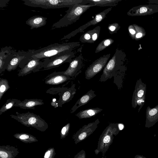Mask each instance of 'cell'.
Returning <instances> with one entry per match:
<instances>
[{"label": "cell", "mask_w": 158, "mask_h": 158, "mask_svg": "<svg viewBox=\"0 0 158 158\" xmlns=\"http://www.w3.org/2000/svg\"><path fill=\"white\" fill-rule=\"evenodd\" d=\"M80 45L79 42L55 43L36 50L30 49L29 60L31 59L43 60L61 53L72 52Z\"/></svg>", "instance_id": "obj_1"}, {"label": "cell", "mask_w": 158, "mask_h": 158, "mask_svg": "<svg viewBox=\"0 0 158 158\" xmlns=\"http://www.w3.org/2000/svg\"><path fill=\"white\" fill-rule=\"evenodd\" d=\"M95 6L91 4H87L85 0L81 3L72 5L69 8L65 15L52 25V29L66 27L76 22L89 9Z\"/></svg>", "instance_id": "obj_2"}, {"label": "cell", "mask_w": 158, "mask_h": 158, "mask_svg": "<svg viewBox=\"0 0 158 158\" xmlns=\"http://www.w3.org/2000/svg\"><path fill=\"white\" fill-rule=\"evenodd\" d=\"M124 55L122 51L117 48L112 58L108 61L103 70L99 81L104 82L118 75L122 68Z\"/></svg>", "instance_id": "obj_3"}, {"label": "cell", "mask_w": 158, "mask_h": 158, "mask_svg": "<svg viewBox=\"0 0 158 158\" xmlns=\"http://www.w3.org/2000/svg\"><path fill=\"white\" fill-rule=\"evenodd\" d=\"M10 116L26 126L33 127L41 131H45L48 128L47 123L39 115L33 113L16 112L15 114H11Z\"/></svg>", "instance_id": "obj_4"}, {"label": "cell", "mask_w": 158, "mask_h": 158, "mask_svg": "<svg viewBox=\"0 0 158 158\" xmlns=\"http://www.w3.org/2000/svg\"><path fill=\"white\" fill-rule=\"evenodd\" d=\"M119 131L118 123L110 124L100 136L97 148L94 151L95 154L98 155L99 152H101L103 158L106 152L113 142L114 135L116 136Z\"/></svg>", "instance_id": "obj_5"}, {"label": "cell", "mask_w": 158, "mask_h": 158, "mask_svg": "<svg viewBox=\"0 0 158 158\" xmlns=\"http://www.w3.org/2000/svg\"><path fill=\"white\" fill-rule=\"evenodd\" d=\"M27 6L44 9L69 7L72 5L82 2L83 0H22Z\"/></svg>", "instance_id": "obj_6"}, {"label": "cell", "mask_w": 158, "mask_h": 158, "mask_svg": "<svg viewBox=\"0 0 158 158\" xmlns=\"http://www.w3.org/2000/svg\"><path fill=\"white\" fill-rule=\"evenodd\" d=\"M75 56L73 52H66L43 60L44 64L41 70H45L58 67L65 63H69Z\"/></svg>", "instance_id": "obj_7"}, {"label": "cell", "mask_w": 158, "mask_h": 158, "mask_svg": "<svg viewBox=\"0 0 158 158\" xmlns=\"http://www.w3.org/2000/svg\"><path fill=\"white\" fill-rule=\"evenodd\" d=\"M110 53L97 59L87 68L85 72V78L89 80L104 69L110 58Z\"/></svg>", "instance_id": "obj_8"}, {"label": "cell", "mask_w": 158, "mask_h": 158, "mask_svg": "<svg viewBox=\"0 0 158 158\" xmlns=\"http://www.w3.org/2000/svg\"><path fill=\"white\" fill-rule=\"evenodd\" d=\"M112 8V7H110L96 14L95 17L91 20L64 36L61 39V40L69 39L75 36L77 33L83 31L89 27L95 25L99 23L105 18L106 15L111 10Z\"/></svg>", "instance_id": "obj_9"}, {"label": "cell", "mask_w": 158, "mask_h": 158, "mask_svg": "<svg viewBox=\"0 0 158 158\" xmlns=\"http://www.w3.org/2000/svg\"><path fill=\"white\" fill-rule=\"evenodd\" d=\"M100 122L98 119L83 126L72 137L75 144L85 140L92 134L98 127Z\"/></svg>", "instance_id": "obj_10"}, {"label": "cell", "mask_w": 158, "mask_h": 158, "mask_svg": "<svg viewBox=\"0 0 158 158\" xmlns=\"http://www.w3.org/2000/svg\"><path fill=\"white\" fill-rule=\"evenodd\" d=\"M30 56L29 50L27 52L19 51L10 61L6 70L10 72L15 69L18 66L21 68L29 60Z\"/></svg>", "instance_id": "obj_11"}, {"label": "cell", "mask_w": 158, "mask_h": 158, "mask_svg": "<svg viewBox=\"0 0 158 158\" xmlns=\"http://www.w3.org/2000/svg\"><path fill=\"white\" fill-rule=\"evenodd\" d=\"M41 60L40 59H30L21 68L18 74V76H25L32 72L35 73L41 70L43 68L44 62Z\"/></svg>", "instance_id": "obj_12"}, {"label": "cell", "mask_w": 158, "mask_h": 158, "mask_svg": "<svg viewBox=\"0 0 158 158\" xmlns=\"http://www.w3.org/2000/svg\"><path fill=\"white\" fill-rule=\"evenodd\" d=\"M17 52L10 46L1 48L0 52V73L6 69L10 60L16 55Z\"/></svg>", "instance_id": "obj_13"}, {"label": "cell", "mask_w": 158, "mask_h": 158, "mask_svg": "<svg viewBox=\"0 0 158 158\" xmlns=\"http://www.w3.org/2000/svg\"><path fill=\"white\" fill-rule=\"evenodd\" d=\"M72 78L64 75L63 71L54 72L48 75L45 77L44 82L46 84L57 85L64 83Z\"/></svg>", "instance_id": "obj_14"}, {"label": "cell", "mask_w": 158, "mask_h": 158, "mask_svg": "<svg viewBox=\"0 0 158 158\" xmlns=\"http://www.w3.org/2000/svg\"><path fill=\"white\" fill-rule=\"evenodd\" d=\"M83 57L81 54L73 59L69 63L67 69L63 71V73L70 77L76 75L80 71L83 64Z\"/></svg>", "instance_id": "obj_15"}, {"label": "cell", "mask_w": 158, "mask_h": 158, "mask_svg": "<svg viewBox=\"0 0 158 158\" xmlns=\"http://www.w3.org/2000/svg\"><path fill=\"white\" fill-rule=\"evenodd\" d=\"M75 84H73L69 88H64L58 101L59 106L62 105L71 100L76 93L77 89Z\"/></svg>", "instance_id": "obj_16"}, {"label": "cell", "mask_w": 158, "mask_h": 158, "mask_svg": "<svg viewBox=\"0 0 158 158\" xmlns=\"http://www.w3.org/2000/svg\"><path fill=\"white\" fill-rule=\"evenodd\" d=\"M95 91L91 89L86 93L81 96L71 108L70 113H73L80 107L88 103L91 100L96 96Z\"/></svg>", "instance_id": "obj_17"}, {"label": "cell", "mask_w": 158, "mask_h": 158, "mask_svg": "<svg viewBox=\"0 0 158 158\" xmlns=\"http://www.w3.org/2000/svg\"><path fill=\"white\" fill-rule=\"evenodd\" d=\"M44 104L43 100L37 99H25L22 101L20 100L16 103L15 107H19L20 108L26 109H34L37 106Z\"/></svg>", "instance_id": "obj_18"}, {"label": "cell", "mask_w": 158, "mask_h": 158, "mask_svg": "<svg viewBox=\"0 0 158 158\" xmlns=\"http://www.w3.org/2000/svg\"><path fill=\"white\" fill-rule=\"evenodd\" d=\"M19 153L18 148L9 145L0 146V158H15Z\"/></svg>", "instance_id": "obj_19"}, {"label": "cell", "mask_w": 158, "mask_h": 158, "mask_svg": "<svg viewBox=\"0 0 158 158\" xmlns=\"http://www.w3.org/2000/svg\"><path fill=\"white\" fill-rule=\"evenodd\" d=\"M47 18L40 15H35L30 17L26 21V24L31 27L30 29L37 28L45 26Z\"/></svg>", "instance_id": "obj_20"}, {"label": "cell", "mask_w": 158, "mask_h": 158, "mask_svg": "<svg viewBox=\"0 0 158 158\" xmlns=\"http://www.w3.org/2000/svg\"><path fill=\"white\" fill-rule=\"evenodd\" d=\"M102 110V109L99 107L90 108L80 111L75 115L80 119L90 118L95 116Z\"/></svg>", "instance_id": "obj_21"}, {"label": "cell", "mask_w": 158, "mask_h": 158, "mask_svg": "<svg viewBox=\"0 0 158 158\" xmlns=\"http://www.w3.org/2000/svg\"><path fill=\"white\" fill-rule=\"evenodd\" d=\"M87 4L90 3L99 6H115L121 0H85Z\"/></svg>", "instance_id": "obj_22"}, {"label": "cell", "mask_w": 158, "mask_h": 158, "mask_svg": "<svg viewBox=\"0 0 158 158\" xmlns=\"http://www.w3.org/2000/svg\"><path fill=\"white\" fill-rule=\"evenodd\" d=\"M14 136L22 142L25 143H31L38 141L36 138L28 133H18L14 135Z\"/></svg>", "instance_id": "obj_23"}, {"label": "cell", "mask_w": 158, "mask_h": 158, "mask_svg": "<svg viewBox=\"0 0 158 158\" xmlns=\"http://www.w3.org/2000/svg\"><path fill=\"white\" fill-rule=\"evenodd\" d=\"M114 42V40L111 38L104 39L98 45L95 50V53H98L105 49L111 45Z\"/></svg>", "instance_id": "obj_24"}, {"label": "cell", "mask_w": 158, "mask_h": 158, "mask_svg": "<svg viewBox=\"0 0 158 158\" xmlns=\"http://www.w3.org/2000/svg\"><path fill=\"white\" fill-rule=\"evenodd\" d=\"M20 100L16 99H10L7 100L5 104L0 109V115L8 110L14 107L15 104Z\"/></svg>", "instance_id": "obj_25"}, {"label": "cell", "mask_w": 158, "mask_h": 158, "mask_svg": "<svg viewBox=\"0 0 158 158\" xmlns=\"http://www.w3.org/2000/svg\"><path fill=\"white\" fill-rule=\"evenodd\" d=\"M10 88L8 81L6 79L0 78V100Z\"/></svg>", "instance_id": "obj_26"}, {"label": "cell", "mask_w": 158, "mask_h": 158, "mask_svg": "<svg viewBox=\"0 0 158 158\" xmlns=\"http://www.w3.org/2000/svg\"><path fill=\"white\" fill-rule=\"evenodd\" d=\"M92 29L82 34L79 38V40L82 43H91Z\"/></svg>", "instance_id": "obj_27"}, {"label": "cell", "mask_w": 158, "mask_h": 158, "mask_svg": "<svg viewBox=\"0 0 158 158\" xmlns=\"http://www.w3.org/2000/svg\"><path fill=\"white\" fill-rule=\"evenodd\" d=\"M101 27L98 26L92 29L91 43H94L98 39L100 33Z\"/></svg>", "instance_id": "obj_28"}, {"label": "cell", "mask_w": 158, "mask_h": 158, "mask_svg": "<svg viewBox=\"0 0 158 158\" xmlns=\"http://www.w3.org/2000/svg\"><path fill=\"white\" fill-rule=\"evenodd\" d=\"M120 27L118 23H114L110 24L108 26V29L111 35L116 33L119 30Z\"/></svg>", "instance_id": "obj_29"}, {"label": "cell", "mask_w": 158, "mask_h": 158, "mask_svg": "<svg viewBox=\"0 0 158 158\" xmlns=\"http://www.w3.org/2000/svg\"><path fill=\"white\" fill-rule=\"evenodd\" d=\"M70 124L69 123L67 124L61 129L60 132V139H63L69 133L70 128Z\"/></svg>", "instance_id": "obj_30"}, {"label": "cell", "mask_w": 158, "mask_h": 158, "mask_svg": "<svg viewBox=\"0 0 158 158\" xmlns=\"http://www.w3.org/2000/svg\"><path fill=\"white\" fill-rule=\"evenodd\" d=\"M56 154L54 148H49L45 153L43 158H54Z\"/></svg>", "instance_id": "obj_31"}, {"label": "cell", "mask_w": 158, "mask_h": 158, "mask_svg": "<svg viewBox=\"0 0 158 158\" xmlns=\"http://www.w3.org/2000/svg\"><path fill=\"white\" fill-rule=\"evenodd\" d=\"M85 152L84 150H82L74 156V158H85Z\"/></svg>", "instance_id": "obj_32"}, {"label": "cell", "mask_w": 158, "mask_h": 158, "mask_svg": "<svg viewBox=\"0 0 158 158\" xmlns=\"http://www.w3.org/2000/svg\"><path fill=\"white\" fill-rule=\"evenodd\" d=\"M157 112V110L156 109L151 110L149 112V114L151 116H152L156 114Z\"/></svg>", "instance_id": "obj_33"}, {"label": "cell", "mask_w": 158, "mask_h": 158, "mask_svg": "<svg viewBox=\"0 0 158 158\" xmlns=\"http://www.w3.org/2000/svg\"><path fill=\"white\" fill-rule=\"evenodd\" d=\"M147 10V9L145 7H142L140 8V13H143L146 12Z\"/></svg>", "instance_id": "obj_34"}, {"label": "cell", "mask_w": 158, "mask_h": 158, "mask_svg": "<svg viewBox=\"0 0 158 158\" xmlns=\"http://www.w3.org/2000/svg\"><path fill=\"white\" fill-rule=\"evenodd\" d=\"M144 91L142 90H140L138 93V96L139 97H142Z\"/></svg>", "instance_id": "obj_35"}, {"label": "cell", "mask_w": 158, "mask_h": 158, "mask_svg": "<svg viewBox=\"0 0 158 158\" xmlns=\"http://www.w3.org/2000/svg\"><path fill=\"white\" fill-rule=\"evenodd\" d=\"M134 158H146L142 155H137L135 156Z\"/></svg>", "instance_id": "obj_36"}, {"label": "cell", "mask_w": 158, "mask_h": 158, "mask_svg": "<svg viewBox=\"0 0 158 158\" xmlns=\"http://www.w3.org/2000/svg\"><path fill=\"white\" fill-rule=\"evenodd\" d=\"M129 32L132 34H134L135 32V31L132 29H129Z\"/></svg>", "instance_id": "obj_37"}, {"label": "cell", "mask_w": 158, "mask_h": 158, "mask_svg": "<svg viewBox=\"0 0 158 158\" xmlns=\"http://www.w3.org/2000/svg\"><path fill=\"white\" fill-rule=\"evenodd\" d=\"M118 126L119 130H121L123 129V125L121 124H118Z\"/></svg>", "instance_id": "obj_38"}, {"label": "cell", "mask_w": 158, "mask_h": 158, "mask_svg": "<svg viewBox=\"0 0 158 158\" xmlns=\"http://www.w3.org/2000/svg\"><path fill=\"white\" fill-rule=\"evenodd\" d=\"M142 36V34L141 33H139L136 34V37L137 38H139L141 37Z\"/></svg>", "instance_id": "obj_39"}]
</instances>
